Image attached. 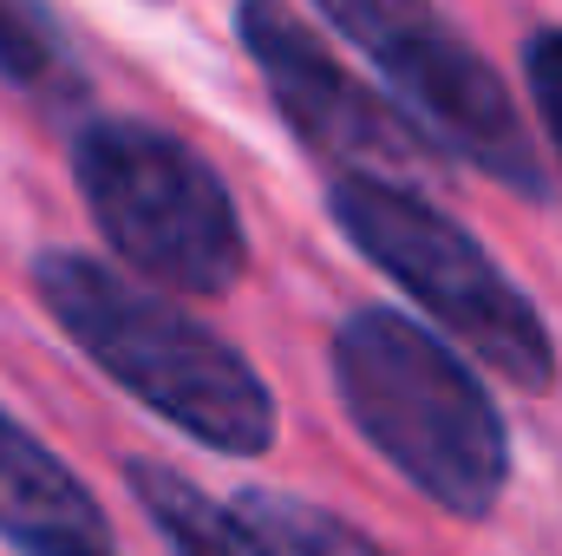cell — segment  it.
<instances>
[{"label": "cell", "mask_w": 562, "mask_h": 556, "mask_svg": "<svg viewBox=\"0 0 562 556\" xmlns=\"http://www.w3.org/2000/svg\"><path fill=\"white\" fill-rule=\"evenodd\" d=\"M72 177L105 243L177 294H229L249 269V236L229 184L183 138L144 119H92L72 138Z\"/></svg>", "instance_id": "cell-4"}, {"label": "cell", "mask_w": 562, "mask_h": 556, "mask_svg": "<svg viewBox=\"0 0 562 556\" xmlns=\"http://www.w3.org/2000/svg\"><path fill=\"white\" fill-rule=\"evenodd\" d=\"M327 210L373 269H386L438 327H451L510 387L524 393L557 387V341L543 314L484 256V243L464 223H451L438 203H425L419 190L393 177H353V170L334 177Z\"/></svg>", "instance_id": "cell-3"}, {"label": "cell", "mask_w": 562, "mask_h": 556, "mask_svg": "<svg viewBox=\"0 0 562 556\" xmlns=\"http://www.w3.org/2000/svg\"><path fill=\"white\" fill-rule=\"evenodd\" d=\"M125 478H132V498L144 504V518L157 524V537H164L170 556H262V544L249 537V524L236 511H223L216 498H203L170 465L132 458Z\"/></svg>", "instance_id": "cell-8"}, {"label": "cell", "mask_w": 562, "mask_h": 556, "mask_svg": "<svg viewBox=\"0 0 562 556\" xmlns=\"http://www.w3.org/2000/svg\"><path fill=\"white\" fill-rule=\"evenodd\" d=\"M400 92L406 119L471 170L497 177L517 197H550L543 151L530 138L517 99L504 79L471 53V40L451 33V20L431 0H314Z\"/></svg>", "instance_id": "cell-5"}, {"label": "cell", "mask_w": 562, "mask_h": 556, "mask_svg": "<svg viewBox=\"0 0 562 556\" xmlns=\"http://www.w3.org/2000/svg\"><path fill=\"white\" fill-rule=\"evenodd\" d=\"M0 73L13 86L66 79V40L40 0H0Z\"/></svg>", "instance_id": "cell-10"}, {"label": "cell", "mask_w": 562, "mask_h": 556, "mask_svg": "<svg viewBox=\"0 0 562 556\" xmlns=\"http://www.w3.org/2000/svg\"><path fill=\"white\" fill-rule=\"evenodd\" d=\"M524 79L537 92V112H543L550 144H557V157H562V33L557 26H543V33L524 40Z\"/></svg>", "instance_id": "cell-11"}, {"label": "cell", "mask_w": 562, "mask_h": 556, "mask_svg": "<svg viewBox=\"0 0 562 556\" xmlns=\"http://www.w3.org/2000/svg\"><path fill=\"white\" fill-rule=\"evenodd\" d=\"M33 288L46 314L66 327V341L105 367L138 407L170 419L210 452L256 458L276 438V400L262 374L203 321H190L177 301L138 288L132 276L79 256V249H46L33 263Z\"/></svg>", "instance_id": "cell-1"}, {"label": "cell", "mask_w": 562, "mask_h": 556, "mask_svg": "<svg viewBox=\"0 0 562 556\" xmlns=\"http://www.w3.org/2000/svg\"><path fill=\"white\" fill-rule=\"evenodd\" d=\"M236 518L249 524V537L262 556H386L373 537H360L347 518L307 504V498H281V491H249L236 504Z\"/></svg>", "instance_id": "cell-9"}, {"label": "cell", "mask_w": 562, "mask_h": 556, "mask_svg": "<svg viewBox=\"0 0 562 556\" xmlns=\"http://www.w3.org/2000/svg\"><path fill=\"white\" fill-rule=\"evenodd\" d=\"M0 537L26 556H112L99 498L0 407Z\"/></svg>", "instance_id": "cell-7"}, {"label": "cell", "mask_w": 562, "mask_h": 556, "mask_svg": "<svg viewBox=\"0 0 562 556\" xmlns=\"http://www.w3.org/2000/svg\"><path fill=\"white\" fill-rule=\"evenodd\" d=\"M236 33H243L256 73L269 79L276 112L301 132L307 151L347 164L353 177H393V170H425L431 164V138L406 112L380 105L314 40V26L288 0H243L236 7Z\"/></svg>", "instance_id": "cell-6"}, {"label": "cell", "mask_w": 562, "mask_h": 556, "mask_svg": "<svg viewBox=\"0 0 562 556\" xmlns=\"http://www.w3.org/2000/svg\"><path fill=\"white\" fill-rule=\"evenodd\" d=\"M334 393L360 438L438 511L477 524L510 478V432L484 380L419 321L360 308L334 334Z\"/></svg>", "instance_id": "cell-2"}]
</instances>
